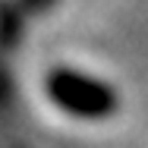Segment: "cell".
I'll list each match as a JSON object with an SVG mask.
<instances>
[{"mask_svg":"<svg viewBox=\"0 0 148 148\" xmlns=\"http://www.w3.org/2000/svg\"><path fill=\"white\" fill-rule=\"evenodd\" d=\"M13 101V76H10V66L0 54V110H6Z\"/></svg>","mask_w":148,"mask_h":148,"instance_id":"cell-3","label":"cell"},{"mask_svg":"<svg viewBox=\"0 0 148 148\" xmlns=\"http://www.w3.org/2000/svg\"><path fill=\"white\" fill-rule=\"evenodd\" d=\"M25 13L13 3V0H0V54H13V47L22 41L25 35Z\"/></svg>","mask_w":148,"mask_h":148,"instance_id":"cell-2","label":"cell"},{"mask_svg":"<svg viewBox=\"0 0 148 148\" xmlns=\"http://www.w3.org/2000/svg\"><path fill=\"white\" fill-rule=\"evenodd\" d=\"M13 3H16L29 19H32V16H41V13H47V10L57 6V0H13Z\"/></svg>","mask_w":148,"mask_h":148,"instance_id":"cell-4","label":"cell"},{"mask_svg":"<svg viewBox=\"0 0 148 148\" xmlns=\"http://www.w3.org/2000/svg\"><path fill=\"white\" fill-rule=\"evenodd\" d=\"M44 95L57 110L73 120L98 123L110 120L120 110V91L107 79H98L76 66H54L44 76Z\"/></svg>","mask_w":148,"mask_h":148,"instance_id":"cell-1","label":"cell"}]
</instances>
